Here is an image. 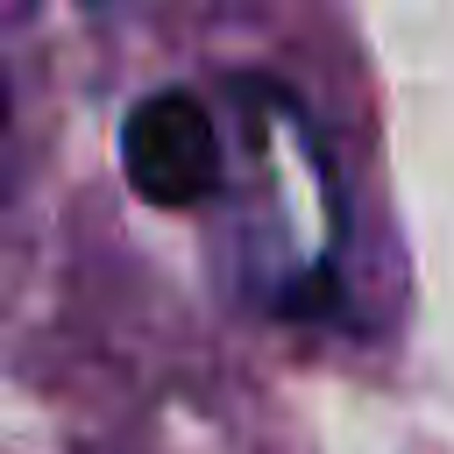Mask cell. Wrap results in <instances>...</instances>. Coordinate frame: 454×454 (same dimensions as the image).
<instances>
[{
  "instance_id": "cell-1",
  "label": "cell",
  "mask_w": 454,
  "mask_h": 454,
  "mask_svg": "<svg viewBox=\"0 0 454 454\" xmlns=\"http://www.w3.org/2000/svg\"><path fill=\"white\" fill-rule=\"evenodd\" d=\"M121 163H128V184L142 199H156V206H199L220 184V142H213V128H206L192 92L142 99L128 114Z\"/></svg>"
}]
</instances>
